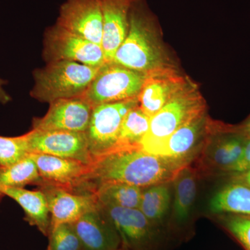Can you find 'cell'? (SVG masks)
Masks as SVG:
<instances>
[{"label": "cell", "mask_w": 250, "mask_h": 250, "mask_svg": "<svg viewBox=\"0 0 250 250\" xmlns=\"http://www.w3.org/2000/svg\"><path fill=\"white\" fill-rule=\"evenodd\" d=\"M185 163L153 155L140 147L118 149L98 156L90 164L75 190L90 192L104 184L122 183L147 188L172 182Z\"/></svg>", "instance_id": "cell-1"}, {"label": "cell", "mask_w": 250, "mask_h": 250, "mask_svg": "<svg viewBox=\"0 0 250 250\" xmlns=\"http://www.w3.org/2000/svg\"><path fill=\"white\" fill-rule=\"evenodd\" d=\"M71 61H54L34 72L35 84L31 90L32 98L52 103L62 99L83 96L100 70Z\"/></svg>", "instance_id": "cell-2"}, {"label": "cell", "mask_w": 250, "mask_h": 250, "mask_svg": "<svg viewBox=\"0 0 250 250\" xmlns=\"http://www.w3.org/2000/svg\"><path fill=\"white\" fill-rule=\"evenodd\" d=\"M154 37L151 20L140 8L139 0H134L127 35L111 62L142 73L154 72L161 65L160 50Z\"/></svg>", "instance_id": "cell-3"}, {"label": "cell", "mask_w": 250, "mask_h": 250, "mask_svg": "<svg viewBox=\"0 0 250 250\" xmlns=\"http://www.w3.org/2000/svg\"><path fill=\"white\" fill-rule=\"evenodd\" d=\"M147 75L113 62H105L81 98L93 107L139 98Z\"/></svg>", "instance_id": "cell-4"}, {"label": "cell", "mask_w": 250, "mask_h": 250, "mask_svg": "<svg viewBox=\"0 0 250 250\" xmlns=\"http://www.w3.org/2000/svg\"><path fill=\"white\" fill-rule=\"evenodd\" d=\"M138 105L139 98L93 107L85 131L88 149L93 159L114 150L125 116Z\"/></svg>", "instance_id": "cell-5"}, {"label": "cell", "mask_w": 250, "mask_h": 250, "mask_svg": "<svg viewBox=\"0 0 250 250\" xmlns=\"http://www.w3.org/2000/svg\"><path fill=\"white\" fill-rule=\"evenodd\" d=\"M201 113L200 99L193 94L179 92L151 118L149 130L141 140L140 148L150 154L184 123Z\"/></svg>", "instance_id": "cell-6"}, {"label": "cell", "mask_w": 250, "mask_h": 250, "mask_svg": "<svg viewBox=\"0 0 250 250\" xmlns=\"http://www.w3.org/2000/svg\"><path fill=\"white\" fill-rule=\"evenodd\" d=\"M43 56L47 62L71 61L93 67H101L106 62L101 45L57 24L45 32Z\"/></svg>", "instance_id": "cell-7"}, {"label": "cell", "mask_w": 250, "mask_h": 250, "mask_svg": "<svg viewBox=\"0 0 250 250\" xmlns=\"http://www.w3.org/2000/svg\"><path fill=\"white\" fill-rule=\"evenodd\" d=\"M25 136L30 154L39 153L75 159L88 165L93 162L85 133L32 129Z\"/></svg>", "instance_id": "cell-8"}, {"label": "cell", "mask_w": 250, "mask_h": 250, "mask_svg": "<svg viewBox=\"0 0 250 250\" xmlns=\"http://www.w3.org/2000/svg\"><path fill=\"white\" fill-rule=\"evenodd\" d=\"M99 205L116 229L123 250H145L154 241L155 225L139 208Z\"/></svg>", "instance_id": "cell-9"}, {"label": "cell", "mask_w": 250, "mask_h": 250, "mask_svg": "<svg viewBox=\"0 0 250 250\" xmlns=\"http://www.w3.org/2000/svg\"><path fill=\"white\" fill-rule=\"evenodd\" d=\"M57 24L102 46L103 19L100 0H66L59 10Z\"/></svg>", "instance_id": "cell-10"}, {"label": "cell", "mask_w": 250, "mask_h": 250, "mask_svg": "<svg viewBox=\"0 0 250 250\" xmlns=\"http://www.w3.org/2000/svg\"><path fill=\"white\" fill-rule=\"evenodd\" d=\"M47 113L33 120V129L85 133L93 106L82 98L62 99L49 104Z\"/></svg>", "instance_id": "cell-11"}, {"label": "cell", "mask_w": 250, "mask_h": 250, "mask_svg": "<svg viewBox=\"0 0 250 250\" xmlns=\"http://www.w3.org/2000/svg\"><path fill=\"white\" fill-rule=\"evenodd\" d=\"M39 186L47 198L51 227L61 224L72 225L98 204L93 193L77 192L68 188L44 182Z\"/></svg>", "instance_id": "cell-12"}, {"label": "cell", "mask_w": 250, "mask_h": 250, "mask_svg": "<svg viewBox=\"0 0 250 250\" xmlns=\"http://www.w3.org/2000/svg\"><path fill=\"white\" fill-rule=\"evenodd\" d=\"M72 225L83 249H121V238L98 202Z\"/></svg>", "instance_id": "cell-13"}, {"label": "cell", "mask_w": 250, "mask_h": 250, "mask_svg": "<svg viewBox=\"0 0 250 250\" xmlns=\"http://www.w3.org/2000/svg\"><path fill=\"white\" fill-rule=\"evenodd\" d=\"M134 0H100L103 19L102 47L106 62H111L125 41L129 27V15Z\"/></svg>", "instance_id": "cell-14"}, {"label": "cell", "mask_w": 250, "mask_h": 250, "mask_svg": "<svg viewBox=\"0 0 250 250\" xmlns=\"http://www.w3.org/2000/svg\"><path fill=\"white\" fill-rule=\"evenodd\" d=\"M42 182L52 185L77 188L88 170L89 165L75 159L49 154L31 153Z\"/></svg>", "instance_id": "cell-15"}, {"label": "cell", "mask_w": 250, "mask_h": 250, "mask_svg": "<svg viewBox=\"0 0 250 250\" xmlns=\"http://www.w3.org/2000/svg\"><path fill=\"white\" fill-rule=\"evenodd\" d=\"M204 125L205 120L201 113L184 123L156 146L150 154L187 164L198 144Z\"/></svg>", "instance_id": "cell-16"}, {"label": "cell", "mask_w": 250, "mask_h": 250, "mask_svg": "<svg viewBox=\"0 0 250 250\" xmlns=\"http://www.w3.org/2000/svg\"><path fill=\"white\" fill-rule=\"evenodd\" d=\"M0 193L18 202L24 210L28 223L36 227L42 234L48 236L51 228L50 213L47 198L42 190L9 188L1 189Z\"/></svg>", "instance_id": "cell-17"}, {"label": "cell", "mask_w": 250, "mask_h": 250, "mask_svg": "<svg viewBox=\"0 0 250 250\" xmlns=\"http://www.w3.org/2000/svg\"><path fill=\"white\" fill-rule=\"evenodd\" d=\"M179 90V85L173 81L148 74L139 95V107L152 118L180 92Z\"/></svg>", "instance_id": "cell-18"}, {"label": "cell", "mask_w": 250, "mask_h": 250, "mask_svg": "<svg viewBox=\"0 0 250 250\" xmlns=\"http://www.w3.org/2000/svg\"><path fill=\"white\" fill-rule=\"evenodd\" d=\"M209 209L213 213L250 216V188L231 182L211 197Z\"/></svg>", "instance_id": "cell-19"}, {"label": "cell", "mask_w": 250, "mask_h": 250, "mask_svg": "<svg viewBox=\"0 0 250 250\" xmlns=\"http://www.w3.org/2000/svg\"><path fill=\"white\" fill-rule=\"evenodd\" d=\"M173 215L179 223L188 219L197 195V178L195 172L188 166L181 169L174 177Z\"/></svg>", "instance_id": "cell-20"}, {"label": "cell", "mask_w": 250, "mask_h": 250, "mask_svg": "<svg viewBox=\"0 0 250 250\" xmlns=\"http://www.w3.org/2000/svg\"><path fill=\"white\" fill-rule=\"evenodd\" d=\"M42 182L37 166L30 154L12 165L0 167V190L9 188H24L29 184L40 185Z\"/></svg>", "instance_id": "cell-21"}, {"label": "cell", "mask_w": 250, "mask_h": 250, "mask_svg": "<svg viewBox=\"0 0 250 250\" xmlns=\"http://www.w3.org/2000/svg\"><path fill=\"white\" fill-rule=\"evenodd\" d=\"M143 190V188L131 184L113 183L100 186L93 194L100 205L139 208Z\"/></svg>", "instance_id": "cell-22"}, {"label": "cell", "mask_w": 250, "mask_h": 250, "mask_svg": "<svg viewBox=\"0 0 250 250\" xmlns=\"http://www.w3.org/2000/svg\"><path fill=\"white\" fill-rule=\"evenodd\" d=\"M248 139L241 128L231 129L213 148L210 157L213 165L227 172L239 159Z\"/></svg>", "instance_id": "cell-23"}, {"label": "cell", "mask_w": 250, "mask_h": 250, "mask_svg": "<svg viewBox=\"0 0 250 250\" xmlns=\"http://www.w3.org/2000/svg\"><path fill=\"white\" fill-rule=\"evenodd\" d=\"M150 119L139 105L133 108L123 122L115 149L140 147L141 140L149 130Z\"/></svg>", "instance_id": "cell-24"}, {"label": "cell", "mask_w": 250, "mask_h": 250, "mask_svg": "<svg viewBox=\"0 0 250 250\" xmlns=\"http://www.w3.org/2000/svg\"><path fill=\"white\" fill-rule=\"evenodd\" d=\"M170 201V188L167 184L144 188L139 209L156 226L165 218Z\"/></svg>", "instance_id": "cell-25"}, {"label": "cell", "mask_w": 250, "mask_h": 250, "mask_svg": "<svg viewBox=\"0 0 250 250\" xmlns=\"http://www.w3.org/2000/svg\"><path fill=\"white\" fill-rule=\"evenodd\" d=\"M47 250H81L80 238L71 224H61L51 227Z\"/></svg>", "instance_id": "cell-26"}, {"label": "cell", "mask_w": 250, "mask_h": 250, "mask_svg": "<svg viewBox=\"0 0 250 250\" xmlns=\"http://www.w3.org/2000/svg\"><path fill=\"white\" fill-rule=\"evenodd\" d=\"M29 154L25 134L17 137L0 136V167L12 165Z\"/></svg>", "instance_id": "cell-27"}, {"label": "cell", "mask_w": 250, "mask_h": 250, "mask_svg": "<svg viewBox=\"0 0 250 250\" xmlns=\"http://www.w3.org/2000/svg\"><path fill=\"white\" fill-rule=\"evenodd\" d=\"M222 223L245 250H250V216L228 214L223 216Z\"/></svg>", "instance_id": "cell-28"}, {"label": "cell", "mask_w": 250, "mask_h": 250, "mask_svg": "<svg viewBox=\"0 0 250 250\" xmlns=\"http://www.w3.org/2000/svg\"><path fill=\"white\" fill-rule=\"evenodd\" d=\"M250 170V139L247 140L244 149L239 159L231 166L227 172L234 175Z\"/></svg>", "instance_id": "cell-29"}, {"label": "cell", "mask_w": 250, "mask_h": 250, "mask_svg": "<svg viewBox=\"0 0 250 250\" xmlns=\"http://www.w3.org/2000/svg\"><path fill=\"white\" fill-rule=\"evenodd\" d=\"M232 182L243 184L250 188V170L243 173L232 175Z\"/></svg>", "instance_id": "cell-30"}, {"label": "cell", "mask_w": 250, "mask_h": 250, "mask_svg": "<svg viewBox=\"0 0 250 250\" xmlns=\"http://www.w3.org/2000/svg\"><path fill=\"white\" fill-rule=\"evenodd\" d=\"M5 84H6V81L0 78V103L3 104L9 103L11 100V97L4 90V85Z\"/></svg>", "instance_id": "cell-31"}, {"label": "cell", "mask_w": 250, "mask_h": 250, "mask_svg": "<svg viewBox=\"0 0 250 250\" xmlns=\"http://www.w3.org/2000/svg\"><path fill=\"white\" fill-rule=\"evenodd\" d=\"M241 129L243 130V133H244L247 137L250 139V117L248 121L246 122L244 126L241 127Z\"/></svg>", "instance_id": "cell-32"}, {"label": "cell", "mask_w": 250, "mask_h": 250, "mask_svg": "<svg viewBox=\"0 0 250 250\" xmlns=\"http://www.w3.org/2000/svg\"><path fill=\"white\" fill-rule=\"evenodd\" d=\"M118 250H124L123 249V248H121V249Z\"/></svg>", "instance_id": "cell-33"}, {"label": "cell", "mask_w": 250, "mask_h": 250, "mask_svg": "<svg viewBox=\"0 0 250 250\" xmlns=\"http://www.w3.org/2000/svg\"><path fill=\"white\" fill-rule=\"evenodd\" d=\"M81 250H86L83 249H83H82Z\"/></svg>", "instance_id": "cell-34"}]
</instances>
